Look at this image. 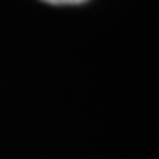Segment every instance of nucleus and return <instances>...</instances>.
<instances>
[{
    "label": "nucleus",
    "mask_w": 159,
    "mask_h": 159,
    "mask_svg": "<svg viewBox=\"0 0 159 159\" xmlns=\"http://www.w3.org/2000/svg\"><path fill=\"white\" fill-rule=\"evenodd\" d=\"M42 2H49V5H82L86 0H42Z\"/></svg>",
    "instance_id": "f257e3e1"
}]
</instances>
